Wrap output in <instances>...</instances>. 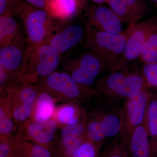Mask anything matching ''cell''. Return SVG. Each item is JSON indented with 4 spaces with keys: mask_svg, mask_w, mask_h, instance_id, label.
Returning a JSON list of instances; mask_svg holds the SVG:
<instances>
[{
    "mask_svg": "<svg viewBox=\"0 0 157 157\" xmlns=\"http://www.w3.org/2000/svg\"><path fill=\"white\" fill-rule=\"evenodd\" d=\"M84 37L85 46L100 60L103 70L108 73L119 70L128 39L126 32L110 33L86 25Z\"/></svg>",
    "mask_w": 157,
    "mask_h": 157,
    "instance_id": "cell-1",
    "label": "cell"
},
{
    "mask_svg": "<svg viewBox=\"0 0 157 157\" xmlns=\"http://www.w3.org/2000/svg\"><path fill=\"white\" fill-rule=\"evenodd\" d=\"M146 88L142 74L128 69L108 73L95 88L97 95L113 102L133 98Z\"/></svg>",
    "mask_w": 157,
    "mask_h": 157,
    "instance_id": "cell-2",
    "label": "cell"
},
{
    "mask_svg": "<svg viewBox=\"0 0 157 157\" xmlns=\"http://www.w3.org/2000/svg\"><path fill=\"white\" fill-rule=\"evenodd\" d=\"M50 94L56 102L81 104L97 95L95 89L80 84L70 73L55 72L35 83Z\"/></svg>",
    "mask_w": 157,
    "mask_h": 157,
    "instance_id": "cell-3",
    "label": "cell"
},
{
    "mask_svg": "<svg viewBox=\"0 0 157 157\" xmlns=\"http://www.w3.org/2000/svg\"><path fill=\"white\" fill-rule=\"evenodd\" d=\"M107 104L88 113L86 124L87 137L101 147L108 138L119 136L121 127V108L113 101L108 100L107 104Z\"/></svg>",
    "mask_w": 157,
    "mask_h": 157,
    "instance_id": "cell-4",
    "label": "cell"
},
{
    "mask_svg": "<svg viewBox=\"0 0 157 157\" xmlns=\"http://www.w3.org/2000/svg\"><path fill=\"white\" fill-rule=\"evenodd\" d=\"M60 54L47 42L34 46H28L22 75L25 82L36 83L55 72Z\"/></svg>",
    "mask_w": 157,
    "mask_h": 157,
    "instance_id": "cell-5",
    "label": "cell"
},
{
    "mask_svg": "<svg viewBox=\"0 0 157 157\" xmlns=\"http://www.w3.org/2000/svg\"><path fill=\"white\" fill-rule=\"evenodd\" d=\"M17 10L25 28L28 46H36L46 42L53 29L49 12L28 4L18 6Z\"/></svg>",
    "mask_w": 157,
    "mask_h": 157,
    "instance_id": "cell-6",
    "label": "cell"
},
{
    "mask_svg": "<svg viewBox=\"0 0 157 157\" xmlns=\"http://www.w3.org/2000/svg\"><path fill=\"white\" fill-rule=\"evenodd\" d=\"M151 92L144 89L137 95L126 100L121 108V127L119 136L124 143L135 128L146 121Z\"/></svg>",
    "mask_w": 157,
    "mask_h": 157,
    "instance_id": "cell-7",
    "label": "cell"
},
{
    "mask_svg": "<svg viewBox=\"0 0 157 157\" xmlns=\"http://www.w3.org/2000/svg\"><path fill=\"white\" fill-rule=\"evenodd\" d=\"M40 91L36 84L24 82L7 93L5 96L8 99L15 125L21 126L30 118Z\"/></svg>",
    "mask_w": 157,
    "mask_h": 157,
    "instance_id": "cell-8",
    "label": "cell"
},
{
    "mask_svg": "<svg viewBox=\"0 0 157 157\" xmlns=\"http://www.w3.org/2000/svg\"><path fill=\"white\" fill-rule=\"evenodd\" d=\"M157 27V15L141 22L131 24L126 31L128 39L119 70L128 69L129 63L140 57L149 36Z\"/></svg>",
    "mask_w": 157,
    "mask_h": 157,
    "instance_id": "cell-9",
    "label": "cell"
},
{
    "mask_svg": "<svg viewBox=\"0 0 157 157\" xmlns=\"http://www.w3.org/2000/svg\"><path fill=\"white\" fill-rule=\"evenodd\" d=\"M59 126L52 117L42 122L29 119L19 127L16 134L24 140H29L51 150Z\"/></svg>",
    "mask_w": 157,
    "mask_h": 157,
    "instance_id": "cell-10",
    "label": "cell"
},
{
    "mask_svg": "<svg viewBox=\"0 0 157 157\" xmlns=\"http://www.w3.org/2000/svg\"><path fill=\"white\" fill-rule=\"evenodd\" d=\"M66 68L78 83L88 86L93 84L97 76L103 71L100 60L90 51L69 60Z\"/></svg>",
    "mask_w": 157,
    "mask_h": 157,
    "instance_id": "cell-11",
    "label": "cell"
},
{
    "mask_svg": "<svg viewBox=\"0 0 157 157\" xmlns=\"http://www.w3.org/2000/svg\"><path fill=\"white\" fill-rule=\"evenodd\" d=\"M27 48V41L21 35L10 44L1 47L0 66L9 73L22 75Z\"/></svg>",
    "mask_w": 157,
    "mask_h": 157,
    "instance_id": "cell-12",
    "label": "cell"
},
{
    "mask_svg": "<svg viewBox=\"0 0 157 157\" xmlns=\"http://www.w3.org/2000/svg\"><path fill=\"white\" fill-rule=\"evenodd\" d=\"M86 25L105 33L120 34L121 21L111 9L104 6H93L88 10Z\"/></svg>",
    "mask_w": 157,
    "mask_h": 157,
    "instance_id": "cell-13",
    "label": "cell"
},
{
    "mask_svg": "<svg viewBox=\"0 0 157 157\" xmlns=\"http://www.w3.org/2000/svg\"><path fill=\"white\" fill-rule=\"evenodd\" d=\"M110 9L121 21L137 22L148 12L145 0H108Z\"/></svg>",
    "mask_w": 157,
    "mask_h": 157,
    "instance_id": "cell-14",
    "label": "cell"
},
{
    "mask_svg": "<svg viewBox=\"0 0 157 157\" xmlns=\"http://www.w3.org/2000/svg\"><path fill=\"white\" fill-rule=\"evenodd\" d=\"M84 36L80 26L72 25L53 35H49L46 42L58 53H64L78 45Z\"/></svg>",
    "mask_w": 157,
    "mask_h": 157,
    "instance_id": "cell-15",
    "label": "cell"
},
{
    "mask_svg": "<svg viewBox=\"0 0 157 157\" xmlns=\"http://www.w3.org/2000/svg\"><path fill=\"white\" fill-rule=\"evenodd\" d=\"M124 144L130 157H155L152 150L146 120L144 123L134 129L126 142Z\"/></svg>",
    "mask_w": 157,
    "mask_h": 157,
    "instance_id": "cell-16",
    "label": "cell"
},
{
    "mask_svg": "<svg viewBox=\"0 0 157 157\" xmlns=\"http://www.w3.org/2000/svg\"><path fill=\"white\" fill-rule=\"evenodd\" d=\"M80 105L76 103H67L60 105L56 108L52 117L60 126L76 124L81 121L88 113Z\"/></svg>",
    "mask_w": 157,
    "mask_h": 157,
    "instance_id": "cell-17",
    "label": "cell"
},
{
    "mask_svg": "<svg viewBox=\"0 0 157 157\" xmlns=\"http://www.w3.org/2000/svg\"><path fill=\"white\" fill-rule=\"evenodd\" d=\"M56 102L50 94L41 90L29 119L39 122L50 119L54 113Z\"/></svg>",
    "mask_w": 157,
    "mask_h": 157,
    "instance_id": "cell-18",
    "label": "cell"
},
{
    "mask_svg": "<svg viewBox=\"0 0 157 157\" xmlns=\"http://www.w3.org/2000/svg\"><path fill=\"white\" fill-rule=\"evenodd\" d=\"M78 8L75 0H48L46 10L52 17L64 20L74 16Z\"/></svg>",
    "mask_w": 157,
    "mask_h": 157,
    "instance_id": "cell-19",
    "label": "cell"
},
{
    "mask_svg": "<svg viewBox=\"0 0 157 157\" xmlns=\"http://www.w3.org/2000/svg\"><path fill=\"white\" fill-rule=\"evenodd\" d=\"M146 124L154 156L157 154V91L151 92L147 113Z\"/></svg>",
    "mask_w": 157,
    "mask_h": 157,
    "instance_id": "cell-20",
    "label": "cell"
},
{
    "mask_svg": "<svg viewBox=\"0 0 157 157\" xmlns=\"http://www.w3.org/2000/svg\"><path fill=\"white\" fill-rule=\"evenodd\" d=\"M19 27L12 15L0 17V45L1 47L11 43L19 33Z\"/></svg>",
    "mask_w": 157,
    "mask_h": 157,
    "instance_id": "cell-21",
    "label": "cell"
},
{
    "mask_svg": "<svg viewBox=\"0 0 157 157\" xmlns=\"http://www.w3.org/2000/svg\"><path fill=\"white\" fill-rule=\"evenodd\" d=\"M16 128L12 113L6 96L0 98V136L12 135Z\"/></svg>",
    "mask_w": 157,
    "mask_h": 157,
    "instance_id": "cell-22",
    "label": "cell"
},
{
    "mask_svg": "<svg viewBox=\"0 0 157 157\" xmlns=\"http://www.w3.org/2000/svg\"><path fill=\"white\" fill-rule=\"evenodd\" d=\"M20 139V148L23 157H53L51 150L45 147L24 140L16 134Z\"/></svg>",
    "mask_w": 157,
    "mask_h": 157,
    "instance_id": "cell-23",
    "label": "cell"
},
{
    "mask_svg": "<svg viewBox=\"0 0 157 157\" xmlns=\"http://www.w3.org/2000/svg\"><path fill=\"white\" fill-rule=\"evenodd\" d=\"M140 59L144 64L157 62V27L149 36Z\"/></svg>",
    "mask_w": 157,
    "mask_h": 157,
    "instance_id": "cell-24",
    "label": "cell"
},
{
    "mask_svg": "<svg viewBox=\"0 0 157 157\" xmlns=\"http://www.w3.org/2000/svg\"><path fill=\"white\" fill-rule=\"evenodd\" d=\"M99 157H130L120 137L113 140L101 151Z\"/></svg>",
    "mask_w": 157,
    "mask_h": 157,
    "instance_id": "cell-25",
    "label": "cell"
},
{
    "mask_svg": "<svg viewBox=\"0 0 157 157\" xmlns=\"http://www.w3.org/2000/svg\"><path fill=\"white\" fill-rule=\"evenodd\" d=\"M101 147L87 136L72 157H99Z\"/></svg>",
    "mask_w": 157,
    "mask_h": 157,
    "instance_id": "cell-26",
    "label": "cell"
},
{
    "mask_svg": "<svg viewBox=\"0 0 157 157\" xmlns=\"http://www.w3.org/2000/svg\"><path fill=\"white\" fill-rule=\"evenodd\" d=\"M142 75L147 88L157 89V62L144 64Z\"/></svg>",
    "mask_w": 157,
    "mask_h": 157,
    "instance_id": "cell-27",
    "label": "cell"
},
{
    "mask_svg": "<svg viewBox=\"0 0 157 157\" xmlns=\"http://www.w3.org/2000/svg\"><path fill=\"white\" fill-rule=\"evenodd\" d=\"M32 6L46 10L48 0H26Z\"/></svg>",
    "mask_w": 157,
    "mask_h": 157,
    "instance_id": "cell-28",
    "label": "cell"
},
{
    "mask_svg": "<svg viewBox=\"0 0 157 157\" xmlns=\"http://www.w3.org/2000/svg\"><path fill=\"white\" fill-rule=\"evenodd\" d=\"M9 0H0V15L1 16L11 15V12L8 10V4Z\"/></svg>",
    "mask_w": 157,
    "mask_h": 157,
    "instance_id": "cell-29",
    "label": "cell"
},
{
    "mask_svg": "<svg viewBox=\"0 0 157 157\" xmlns=\"http://www.w3.org/2000/svg\"><path fill=\"white\" fill-rule=\"evenodd\" d=\"M11 157H23L20 148V140L18 139V144L12 153Z\"/></svg>",
    "mask_w": 157,
    "mask_h": 157,
    "instance_id": "cell-30",
    "label": "cell"
},
{
    "mask_svg": "<svg viewBox=\"0 0 157 157\" xmlns=\"http://www.w3.org/2000/svg\"><path fill=\"white\" fill-rule=\"evenodd\" d=\"M77 3L78 8H82L85 4L86 0H75Z\"/></svg>",
    "mask_w": 157,
    "mask_h": 157,
    "instance_id": "cell-31",
    "label": "cell"
},
{
    "mask_svg": "<svg viewBox=\"0 0 157 157\" xmlns=\"http://www.w3.org/2000/svg\"><path fill=\"white\" fill-rule=\"evenodd\" d=\"M93 2L97 3H104L108 2V0H92Z\"/></svg>",
    "mask_w": 157,
    "mask_h": 157,
    "instance_id": "cell-32",
    "label": "cell"
},
{
    "mask_svg": "<svg viewBox=\"0 0 157 157\" xmlns=\"http://www.w3.org/2000/svg\"><path fill=\"white\" fill-rule=\"evenodd\" d=\"M151 2H152L153 3H154L155 5L157 7V0H150Z\"/></svg>",
    "mask_w": 157,
    "mask_h": 157,
    "instance_id": "cell-33",
    "label": "cell"
},
{
    "mask_svg": "<svg viewBox=\"0 0 157 157\" xmlns=\"http://www.w3.org/2000/svg\"><path fill=\"white\" fill-rule=\"evenodd\" d=\"M9 1H10V2H13V1H16V0H9Z\"/></svg>",
    "mask_w": 157,
    "mask_h": 157,
    "instance_id": "cell-34",
    "label": "cell"
}]
</instances>
